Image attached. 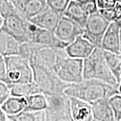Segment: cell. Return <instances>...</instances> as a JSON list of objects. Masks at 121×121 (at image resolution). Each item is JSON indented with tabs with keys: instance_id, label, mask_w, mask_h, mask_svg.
Here are the masks:
<instances>
[{
	"instance_id": "obj_31",
	"label": "cell",
	"mask_w": 121,
	"mask_h": 121,
	"mask_svg": "<svg viewBox=\"0 0 121 121\" xmlns=\"http://www.w3.org/2000/svg\"><path fill=\"white\" fill-rule=\"evenodd\" d=\"M97 5H98V9H99L113 8L114 6V5L110 4L107 3L105 0H97Z\"/></svg>"
},
{
	"instance_id": "obj_4",
	"label": "cell",
	"mask_w": 121,
	"mask_h": 121,
	"mask_svg": "<svg viewBox=\"0 0 121 121\" xmlns=\"http://www.w3.org/2000/svg\"><path fill=\"white\" fill-rule=\"evenodd\" d=\"M67 55L65 48L48 47L30 42L29 61L43 65L56 74L60 63Z\"/></svg>"
},
{
	"instance_id": "obj_13",
	"label": "cell",
	"mask_w": 121,
	"mask_h": 121,
	"mask_svg": "<svg viewBox=\"0 0 121 121\" xmlns=\"http://www.w3.org/2000/svg\"><path fill=\"white\" fill-rule=\"evenodd\" d=\"M63 16V13L48 7L42 13L28 20L41 28L54 32Z\"/></svg>"
},
{
	"instance_id": "obj_5",
	"label": "cell",
	"mask_w": 121,
	"mask_h": 121,
	"mask_svg": "<svg viewBox=\"0 0 121 121\" xmlns=\"http://www.w3.org/2000/svg\"><path fill=\"white\" fill-rule=\"evenodd\" d=\"M5 60L6 83L10 85L33 81V71L28 59L17 55L5 56Z\"/></svg>"
},
{
	"instance_id": "obj_12",
	"label": "cell",
	"mask_w": 121,
	"mask_h": 121,
	"mask_svg": "<svg viewBox=\"0 0 121 121\" xmlns=\"http://www.w3.org/2000/svg\"><path fill=\"white\" fill-rule=\"evenodd\" d=\"M95 48L96 47L94 44L81 35L69 44L65 48V51L70 57L85 59L90 55Z\"/></svg>"
},
{
	"instance_id": "obj_21",
	"label": "cell",
	"mask_w": 121,
	"mask_h": 121,
	"mask_svg": "<svg viewBox=\"0 0 121 121\" xmlns=\"http://www.w3.org/2000/svg\"><path fill=\"white\" fill-rule=\"evenodd\" d=\"M24 17L27 20L42 13L48 8L47 0H24Z\"/></svg>"
},
{
	"instance_id": "obj_7",
	"label": "cell",
	"mask_w": 121,
	"mask_h": 121,
	"mask_svg": "<svg viewBox=\"0 0 121 121\" xmlns=\"http://www.w3.org/2000/svg\"><path fill=\"white\" fill-rule=\"evenodd\" d=\"M25 26L26 36L30 42L59 48H65L67 46L56 36L53 31L41 28L28 20H26Z\"/></svg>"
},
{
	"instance_id": "obj_34",
	"label": "cell",
	"mask_w": 121,
	"mask_h": 121,
	"mask_svg": "<svg viewBox=\"0 0 121 121\" xmlns=\"http://www.w3.org/2000/svg\"><path fill=\"white\" fill-rule=\"evenodd\" d=\"M105 1H106L107 3H108V4L114 5L116 4V3L118 1V0H105Z\"/></svg>"
},
{
	"instance_id": "obj_20",
	"label": "cell",
	"mask_w": 121,
	"mask_h": 121,
	"mask_svg": "<svg viewBox=\"0 0 121 121\" xmlns=\"http://www.w3.org/2000/svg\"><path fill=\"white\" fill-rule=\"evenodd\" d=\"M11 95L27 97L37 93H41L39 87L33 81L31 82L19 83L9 85Z\"/></svg>"
},
{
	"instance_id": "obj_16",
	"label": "cell",
	"mask_w": 121,
	"mask_h": 121,
	"mask_svg": "<svg viewBox=\"0 0 121 121\" xmlns=\"http://www.w3.org/2000/svg\"><path fill=\"white\" fill-rule=\"evenodd\" d=\"M20 42L13 36L10 35L2 28H0V55L8 56L18 55L21 45Z\"/></svg>"
},
{
	"instance_id": "obj_25",
	"label": "cell",
	"mask_w": 121,
	"mask_h": 121,
	"mask_svg": "<svg viewBox=\"0 0 121 121\" xmlns=\"http://www.w3.org/2000/svg\"><path fill=\"white\" fill-rule=\"evenodd\" d=\"M108 102L112 109L114 114L115 121H119L121 120V94H116L112 95L109 99Z\"/></svg>"
},
{
	"instance_id": "obj_32",
	"label": "cell",
	"mask_w": 121,
	"mask_h": 121,
	"mask_svg": "<svg viewBox=\"0 0 121 121\" xmlns=\"http://www.w3.org/2000/svg\"><path fill=\"white\" fill-rule=\"evenodd\" d=\"M114 13H115V16H116V20H117L118 19L121 17V3L119 1H117L116 4L114 6Z\"/></svg>"
},
{
	"instance_id": "obj_10",
	"label": "cell",
	"mask_w": 121,
	"mask_h": 121,
	"mask_svg": "<svg viewBox=\"0 0 121 121\" xmlns=\"http://www.w3.org/2000/svg\"><path fill=\"white\" fill-rule=\"evenodd\" d=\"M26 20L27 19L16 10L4 17V24L1 28L20 42H27L28 40L26 32Z\"/></svg>"
},
{
	"instance_id": "obj_17",
	"label": "cell",
	"mask_w": 121,
	"mask_h": 121,
	"mask_svg": "<svg viewBox=\"0 0 121 121\" xmlns=\"http://www.w3.org/2000/svg\"><path fill=\"white\" fill-rule=\"evenodd\" d=\"M93 119L95 121H115L114 114L108 99H102L91 104Z\"/></svg>"
},
{
	"instance_id": "obj_22",
	"label": "cell",
	"mask_w": 121,
	"mask_h": 121,
	"mask_svg": "<svg viewBox=\"0 0 121 121\" xmlns=\"http://www.w3.org/2000/svg\"><path fill=\"white\" fill-rule=\"evenodd\" d=\"M104 56L109 68L117 78L118 82H121V52H110L103 50Z\"/></svg>"
},
{
	"instance_id": "obj_40",
	"label": "cell",
	"mask_w": 121,
	"mask_h": 121,
	"mask_svg": "<svg viewBox=\"0 0 121 121\" xmlns=\"http://www.w3.org/2000/svg\"><path fill=\"white\" fill-rule=\"evenodd\" d=\"M75 1H78V0H75Z\"/></svg>"
},
{
	"instance_id": "obj_6",
	"label": "cell",
	"mask_w": 121,
	"mask_h": 121,
	"mask_svg": "<svg viewBox=\"0 0 121 121\" xmlns=\"http://www.w3.org/2000/svg\"><path fill=\"white\" fill-rule=\"evenodd\" d=\"M45 95L47 99V107L44 110L46 121H73L69 95L64 92Z\"/></svg>"
},
{
	"instance_id": "obj_42",
	"label": "cell",
	"mask_w": 121,
	"mask_h": 121,
	"mask_svg": "<svg viewBox=\"0 0 121 121\" xmlns=\"http://www.w3.org/2000/svg\"></svg>"
},
{
	"instance_id": "obj_19",
	"label": "cell",
	"mask_w": 121,
	"mask_h": 121,
	"mask_svg": "<svg viewBox=\"0 0 121 121\" xmlns=\"http://www.w3.org/2000/svg\"><path fill=\"white\" fill-rule=\"evenodd\" d=\"M1 106L7 115L17 114L26 108V98L9 95Z\"/></svg>"
},
{
	"instance_id": "obj_2",
	"label": "cell",
	"mask_w": 121,
	"mask_h": 121,
	"mask_svg": "<svg viewBox=\"0 0 121 121\" xmlns=\"http://www.w3.org/2000/svg\"><path fill=\"white\" fill-rule=\"evenodd\" d=\"M83 79H95L112 86H119L108 67L102 48L96 47L90 56L83 59Z\"/></svg>"
},
{
	"instance_id": "obj_33",
	"label": "cell",
	"mask_w": 121,
	"mask_h": 121,
	"mask_svg": "<svg viewBox=\"0 0 121 121\" xmlns=\"http://www.w3.org/2000/svg\"><path fill=\"white\" fill-rule=\"evenodd\" d=\"M0 121H8V116L3 110L1 105H0Z\"/></svg>"
},
{
	"instance_id": "obj_36",
	"label": "cell",
	"mask_w": 121,
	"mask_h": 121,
	"mask_svg": "<svg viewBox=\"0 0 121 121\" xmlns=\"http://www.w3.org/2000/svg\"><path fill=\"white\" fill-rule=\"evenodd\" d=\"M115 22H117V24H118V26H120L121 28V17L119 18V19H118V20H115Z\"/></svg>"
},
{
	"instance_id": "obj_29",
	"label": "cell",
	"mask_w": 121,
	"mask_h": 121,
	"mask_svg": "<svg viewBox=\"0 0 121 121\" xmlns=\"http://www.w3.org/2000/svg\"><path fill=\"white\" fill-rule=\"evenodd\" d=\"M98 12L106 20H108V22H112L115 21L116 16H115L114 10V7L109 8L99 9H98Z\"/></svg>"
},
{
	"instance_id": "obj_39",
	"label": "cell",
	"mask_w": 121,
	"mask_h": 121,
	"mask_svg": "<svg viewBox=\"0 0 121 121\" xmlns=\"http://www.w3.org/2000/svg\"><path fill=\"white\" fill-rule=\"evenodd\" d=\"M119 1V2H120V3H121V0H119V1Z\"/></svg>"
},
{
	"instance_id": "obj_23",
	"label": "cell",
	"mask_w": 121,
	"mask_h": 121,
	"mask_svg": "<svg viewBox=\"0 0 121 121\" xmlns=\"http://www.w3.org/2000/svg\"><path fill=\"white\" fill-rule=\"evenodd\" d=\"M9 121H46L45 111L23 110L15 115H7Z\"/></svg>"
},
{
	"instance_id": "obj_38",
	"label": "cell",
	"mask_w": 121,
	"mask_h": 121,
	"mask_svg": "<svg viewBox=\"0 0 121 121\" xmlns=\"http://www.w3.org/2000/svg\"><path fill=\"white\" fill-rule=\"evenodd\" d=\"M120 48H121V28L120 31Z\"/></svg>"
},
{
	"instance_id": "obj_14",
	"label": "cell",
	"mask_w": 121,
	"mask_h": 121,
	"mask_svg": "<svg viewBox=\"0 0 121 121\" xmlns=\"http://www.w3.org/2000/svg\"><path fill=\"white\" fill-rule=\"evenodd\" d=\"M121 27L115 21L110 23L102 40L101 48L104 51L120 53Z\"/></svg>"
},
{
	"instance_id": "obj_30",
	"label": "cell",
	"mask_w": 121,
	"mask_h": 121,
	"mask_svg": "<svg viewBox=\"0 0 121 121\" xmlns=\"http://www.w3.org/2000/svg\"><path fill=\"white\" fill-rule=\"evenodd\" d=\"M5 71H6V67H5V57L0 55V80L4 82L5 79Z\"/></svg>"
},
{
	"instance_id": "obj_8",
	"label": "cell",
	"mask_w": 121,
	"mask_h": 121,
	"mask_svg": "<svg viewBox=\"0 0 121 121\" xmlns=\"http://www.w3.org/2000/svg\"><path fill=\"white\" fill-rule=\"evenodd\" d=\"M110 23L99 12L90 14L83 27V37L94 44L96 47L101 48L102 40Z\"/></svg>"
},
{
	"instance_id": "obj_9",
	"label": "cell",
	"mask_w": 121,
	"mask_h": 121,
	"mask_svg": "<svg viewBox=\"0 0 121 121\" xmlns=\"http://www.w3.org/2000/svg\"><path fill=\"white\" fill-rule=\"evenodd\" d=\"M83 59L67 56L57 69L56 75L67 83H77L83 79Z\"/></svg>"
},
{
	"instance_id": "obj_11",
	"label": "cell",
	"mask_w": 121,
	"mask_h": 121,
	"mask_svg": "<svg viewBox=\"0 0 121 121\" xmlns=\"http://www.w3.org/2000/svg\"><path fill=\"white\" fill-rule=\"evenodd\" d=\"M54 32L61 41L67 45L83 33V28L69 17L63 16Z\"/></svg>"
},
{
	"instance_id": "obj_28",
	"label": "cell",
	"mask_w": 121,
	"mask_h": 121,
	"mask_svg": "<svg viewBox=\"0 0 121 121\" xmlns=\"http://www.w3.org/2000/svg\"><path fill=\"white\" fill-rule=\"evenodd\" d=\"M9 95H11V93L9 85L0 80V105L3 104Z\"/></svg>"
},
{
	"instance_id": "obj_18",
	"label": "cell",
	"mask_w": 121,
	"mask_h": 121,
	"mask_svg": "<svg viewBox=\"0 0 121 121\" xmlns=\"http://www.w3.org/2000/svg\"><path fill=\"white\" fill-rule=\"evenodd\" d=\"M63 15L77 22L83 28L86 23L89 14L78 1L71 0Z\"/></svg>"
},
{
	"instance_id": "obj_3",
	"label": "cell",
	"mask_w": 121,
	"mask_h": 121,
	"mask_svg": "<svg viewBox=\"0 0 121 121\" xmlns=\"http://www.w3.org/2000/svg\"><path fill=\"white\" fill-rule=\"evenodd\" d=\"M33 71V82L44 95L64 92L71 83L62 81L55 72L40 65L30 62Z\"/></svg>"
},
{
	"instance_id": "obj_26",
	"label": "cell",
	"mask_w": 121,
	"mask_h": 121,
	"mask_svg": "<svg viewBox=\"0 0 121 121\" xmlns=\"http://www.w3.org/2000/svg\"><path fill=\"white\" fill-rule=\"evenodd\" d=\"M71 0H47L48 8L61 13H64Z\"/></svg>"
},
{
	"instance_id": "obj_27",
	"label": "cell",
	"mask_w": 121,
	"mask_h": 121,
	"mask_svg": "<svg viewBox=\"0 0 121 121\" xmlns=\"http://www.w3.org/2000/svg\"><path fill=\"white\" fill-rule=\"evenodd\" d=\"M78 1L89 15L98 12L97 0H78Z\"/></svg>"
},
{
	"instance_id": "obj_37",
	"label": "cell",
	"mask_w": 121,
	"mask_h": 121,
	"mask_svg": "<svg viewBox=\"0 0 121 121\" xmlns=\"http://www.w3.org/2000/svg\"><path fill=\"white\" fill-rule=\"evenodd\" d=\"M118 91H119V93L121 94V82L119 83V86H118Z\"/></svg>"
},
{
	"instance_id": "obj_1",
	"label": "cell",
	"mask_w": 121,
	"mask_h": 121,
	"mask_svg": "<svg viewBox=\"0 0 121 121\" xmlns=\"http://www.w3.org/2000/svg\"><path fill=\"white\" fill-rule=\"evenodd\" d=\"M69 96L75 97L92 104L102 99H109L120 94L118 86H115L95 79H84L81 82L71 83L64 91Z\"/></svg>"
},
{
	"instance_id": "obj_24",
	"label": "cell",
	"mask_w": 121,
	"mask_h": 121,
	"mask_svg": "<svg viewBox=\"0 0 121 121\" xmlns=\"http://www.w3.org/2000/svg\"><path fill=\"white\" fill-rule=\"evenodd\" d=\"M26 106L24 110H44L47 107V97L43 93H37L25 97Z\"/></svg>"
},
{
	"instance_id": "obj_35",
	"label": "cell",
	"mask_w": 121,
	"mask_h": 121,
	"mask_svg": "<svg viewBox=\"0 0 121 121\" xmlns=\"http://www.w3.org/2000/svg\"><path fill=\"white\" fill-rule=\"evenodd\" d=\"M3 24H4V17L0 14V28L2 27Z\"/></svg>"
},
{
	"instance_id": "obj_41",
	"label": "cell",
	"mask_w": 121,
	"mask_h": 121,
	"mask_svg": "<svg viewBox=\"0 0 121 121\" xmlns=\"http://www.w3.org/2000/svg\"><path fill=\"white\" fill-rule=\"evenodd\" d=\"M118 1H119V0H118Z\"/></svg>"
},
{
	"instance_id": "obj_15",
	"label": "cell",
	"mask_w": 121,
	"mask_h": 121,
	"mask_svg": "<svg viewBox=\"0 0 121 121\" xmlns=\"http://www.w3.org/2000/svg\"><path fill=\"white\" fill-rule=\"evenodd\" d=\"M69 98L73 121H94L91 104L75 97L69 96Z\"/></svg>"
}]
</instances>
